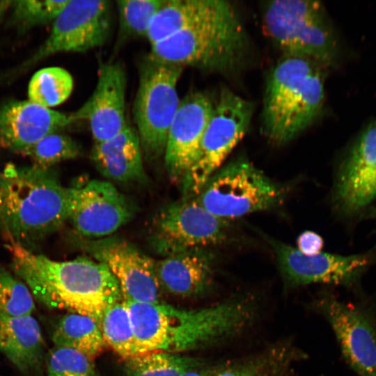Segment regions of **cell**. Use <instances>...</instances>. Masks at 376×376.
<instances>
[{
	"instance_id": "obj_1",
	"label": "cell",
	"mask_w": 376,
	"mask_h": 376,
	"mask_svg": "<svg viewBox=\"0 0 376 376\" xmlns=\"http://www.w3.org/2000/svg\"><path fill=\"white\" fill-rule=\"evenodd\" d=\"M8 242L13 272L46 307L90 317L100 326L106 310L123 300L104 264L88 257L57 261Z\"/></svg>"
},
{
	"instance_id": "obj_2",
	"label": "cell",
	"mask_w": 376,
	"mask_h": 376,
	"mask_svg": "<svg viewBox=\"0 0 376 376\" xmlns=\"http://www.w3.org/2000/svg\"><path fill=\"white\" fill-rule=\"evenodd\" d=\"M69 188L51 168L8 164L0 170V228L8 241L30 247L68 219Z\"/></svg>"
},
{
	"instance_id": "obj_3",
	"label": "cell",
	"mask_w": 376,
	"mask_h": 376,
	"mask_svg": "<svg viewBox=\"0 0 376 376\" xmlns=\"http://www.w3.org/2000/svg\"><path fill=\"white\" fill-rule=\"evenodd\" d=\"M125 302L134 327L136 354L195 349L233 333L249 318L246 306L239 301L195 310L160 302Z\"/></svg>"
},
{
	"instance_id": "obj_4",
	"label": "cell",
	"mask_w": 376,
	"mask_h": 376,
	"mask_svg": "<svg viewBox=\"0 0 376 376\" xmlns=\"http://www.w3.org/2000/svg\"><path fill=\"white\" fill-rule=\"evenodd\" d=\"M249 50L247 34L233 6L216 0L206 15L152 45L149 58L225 73L240 67Z\"/></svg>"
},
{
	"instance_id": "obj_5",
	"label": "cell",
	"mask_w": 376,
	"mask_h": 376,
	"mask_svg": "<svg viewBox=\"0 0 376 376\" xmlns=\"http://www.w3.org/2000/svg\"><path fill=\"white\" fill-rule=\"evenodd\" d=\"M263 22L268 36L285 56L306 58L324 66L337 62V40L320 1H269Z\"/></svg>"
},
{
	"instance_id": "obj_6",
	"label": "cell",
	"mask_w": 376,
	"mask_h": 376,
	"mask_svg": "<svg viewBox=\"0 0 376 376\" xmlns=\"http://www.w3.org/2000/svg\"><path fill=\"white\" fill-rule=\"evenodd\" d=\"M285 196L284 187L251 162L238 159L219 168L195 198L210 213L229 221L276 207Z\"/></svg>"
},
{
	"instance_id": "obj_7",
	"label": "cell",
	"mask_w": 376,
	"mask_h": 376,
	"mask_svg": "<svg viewBox=\"0 0 376 376\" xmlns=\"http://www.w3.org/2000/svg\"><path fill=\"white\" fill-rule=\"evenodd\" d=\"M183 67L148 58L141 67L134 119L149 159L164 155L168 132L180 104L176 86Z\"/></svg>"
},
{
	"instance_id": "obj_8",
	"label": "cell",
	"mask_w": 376,
	"mask_h": 376,
	"mask_svg": "<svg viewBox=\"0 0 376 376\" xmlns=\"http://www.w3.org/2000/svg\"><path fill=\"white\" fill-rule=\"evenodd\" d=\"M254 110L251 102L228 88L221 89L205 130L199 156L182 182L183 197H196L209 178L248 130Z\"/></svg>"
},
{
	"instance_id": "obj_9",
	"label": "cell",
	"mask_w": 376,
	"mask_h": 376,
	"mask_svg": "<svg viewBox=\"0 0 376 376\" xmlns=\"http://www.w3.org/2000/svg\"><path fill=\"white\" fill-rule=\"evenodd\" d=\"M228 221L210 213L196 198L182 197L157 214L150 243L157 253L169 256L224 243L228 240Z\"/></svg>"
},
{
	"instance_id": "obj_10",
	"label": "cell",
	"mask_w": 376,
	"mask_h": 376,
	"mask_svg": "<svg viewBox=\"0 0 376 376\" xmlns=\"http://www.w3.org/2000/svg\"><path fill=\"white\" fill-rule=\"evenodd\" d=\"M52 23L49 36L23 68L55 54L84 52L104 45L110 33V2L68 0Z\"/></svg>"
},
{
	"instance_id": "obj_11",
	"label": "cell",
	"mask_w": 376,
	"mask_h": 376,
	"mask_svg": "<svg viewBox=\"0 0 376 376\" xmlns=\"http://www.w3.org/2000/svg\"><path fill=\"white\" fill-rule=\"evenodd\" d=\"M83 251L104 264L116 279L123 301L159 302L155 262L135 245L118 237L81 238Z\"/></svg>"
},
{
	"instance_id": "obj_12",
	"label": "cell",
	"mask_w": 376,
	"mask_h": 376,
	"mask_svg": "<svg viewBox=\"0 0 376 376\" xmlns=\"http://www.w3.org/2000/svg\"><path fill=\"white\" fill-rule=\"evenodd\" d=\"M69 188L68 220L82 238L110 236L134 215V207L110 182L89 180Z\"/></svg>"
},
{
	"instance_id": "obj_13",
	"label": "cell",
	"mask_w": 376,
	"mask_h": 376,
	"mask_svg": "<svg viewBox=\"0 0 376 376\" xmlns=\"http://www.w3.org/2000/svg\"><path fill=\"white\" fill-rule=\"evenodd\" d=\"M322 311L331 326L342 353L359 376H376V322L368 307L326 297Z\"/></svg>"
},
{
	"instance_id": "obj_14",
	"label": "cell",
	"mask_w": 376,
	"mask_h": 376,
	"mask_svg": "<svg viewBox=\"0 0 376 376\" xmlns=\"http://www.w3.org/2000/svg\"><path fill=\"white\" fill-rule=\"evenodd\" d=\"M283 278L294 285L311 283L352 285L370 263L368 255L319 253L306 256L284 242L266 237Z\"/></svg>"
},
{
	"instance_id": "obj_15",
	"label": "cell",
	"mask_w": 376,
	"mask_h": 376,
	"mask_svg": "<svg viewBox=\"0 0 376 376\" xmlns=\"http://www.w3.org/2000/svg\"><path fill=\"white\" fill-rule=\"evenodd\" d=\"M213 109V100L202 92L180 102L169 127L164 166L170 179L182 183L196 162L205 130Z\"/></svg>"
},
{
	"instance_id": "obj_16",
	"label": "cell",
	"mask_w": 376,
	"mask_h": 376,
	"mask_svg": "<svg viewBox=\"0 0 376 376\" xmlns=\"http://www.w3.org/2000/svg\"><path fill=\"white\" fill-rule=\"evenodd\" d=\"M376 198V120L359 133L343 159L334 201L345 214H356Z\"/></svg>"
},
{
	"instance_id": "obj_17",
	"label": "cell",
	"mask_w": 376,
	"mask_h": 376,
	"mask_svg": "<svg viewBox=\"0 0 376 376\" xmlns=\"http://www.w3.org/2000/svg\"><path fill=\"white\" fill-rule=\"evenodd\" d=\"M126 75L120 63L102 64L96 86L88 100L71 116L88 123L95 143L107 140L127 125L125 117Z\"/></svg>"
},
{
	"instance_id": "obj_18",
	"label": "cell",
	"mask_w": 376,
	"mask_h": 376,
	"mask_svg": "<svg viewBox=\"0 0 376 376\" xmlns=\"http://www.w3.org/2000/svg\"><path fill=\"white\" fill-rule=\"evenodd\" d=\"M74 123L71 113L29 100L10 101L0 107V148L24 155L45 136Z\"/></svg>"
},
{
	"instance_id": "obj_19",
	"label": "cell",
	"mask_w": 376,
	"mask_h": 376,
	"mask_svg": "<svg viewBox=\"0 0 376 376\" xmlns=\"http://www.w3.org/2000/svg\"><path fill=\"white\" fill-rule=\"evenodd\" d=\"M214 256L206 248L179 252L155 262L162 289L187 297L205 292L212 282Z\"/></svg>"
},
{
	"instance_id": "obj_20",
	"label": "cell",
	"mask_w": 376,
	"mask_h": 376,
	"mask_svg": "<svg viewBox=\"0 0 376 376\" xmlns=\"http://www.w3.org/2000/svg\"><path fill=\"white\" fill-rule=\"evenodd\" d=\"M91 157L96 169L108 179L120 182L146 180L139 136L129 124L114 136L95 143Z\"/></svg>"
},
{
	"instance_id": "obj_21",
	"label": "cell",
	"mask_w": 376,
	"mask_h": 376,
	"mask_svg": "<svg viewBox=\"0 0 376 376\" xmlns=\"http://www.w3.org/2000/svg\"><path fill=\"white\" fill-rule=\"evenodd\" d=\"M318 65L306 58L285 55L276 63L268 77L264 97L262 119L265 135L273 128Z\"/></svg>"
},
{
	"instance_id": "obj_22",
	"label": "cell",
	"mask_w": 376,
	"mask_h": 376,
	"mask_svg": "<svg viewBox=\"0 0 376 376\" xmlns=\"http://www.w3.org/2000/svg\"><path fill=\"white\" fill-rule=\"evenodd\" d=\"M0 352L22 373L38 371L44 361L45 342L31 315H0Z\"/></svg>"
},
{
	"instance_id": "obj_23",
	"label": "cell",
	"mask_w": 376,
	"mask_h": 376,
	"mask_svg": "<svg viewBox=\"0 0 376 376\" xmlns=\"http://www.w3.org/2000/svg\"><path fill=\"white\" fill-rule=\"evenodd\" d=\"M324 100V77L318 67L306 78L276 125L265 136L277 145L291 141L316 119L323 107Z\"/></svg>"
},
{
	"instance_id": "obj_24",
	"label": "cell",
	"mask_w": 376,
	"mask_h": 376,
	"mask_svg": "<svg viewBox=\"0 0 376 376\" xmlns=\"http://www.w3.org/2000/svg\"><path fill=\"white\" fill-rule=\"evenodd\" d=\"M216 0H164L153 17L147 38L150 45L182 30L210 12Z\"/></svg>"
},
{
	"instance_id": "obj_25",
	"label": "cell",
	"mask_w": 376,
	"mask_h": 376,
	"mask_svg": "<svg viewBox=\"0 0 376 376\" xmlns=\"http://www.w3.org/2000/svg\"><path fill=\"white\" fill-rule=\"evenodd\" d=\"M55 346L70 348L93 359L105 343L99 325L90 317L70 313L56 324L52 336Z\"/></svg>"
},
{
	"instance_id": "obj_26",
	"label": "cell",
	"mask_w": 376,
	"mask_h": 376,
	"mask_svg": "<svg viewBox=\"0 0 376 376\" xmlns=\"http://www.w3.org/2000/svg\"><path fill=\"white\" fill-rule=\"evenodd\" d=\"M125 360V376H182L198 364L195 359L163 351L147 352Z\"/></svg>"
},
{
	"instance_id": "obj_27",
	"label": "cell",
	"mask_w": 376,
	"mask_h": 376,
	"mask_svg": "<svg viewBox=\"0 0 376 376\" xmlns=\"http://www.w3.org/2000/svg\"><path fill=\"white\" fill-rule=\"evenodd\" d=\"M99 327L105 344L124 359L136 354L132 318L123 300L112 304L106 310Z\"/></svg>"
},
{
	"instance_id": "obj_28",
	"label": "cell",
	"mask_w": 376,
	"mask_h": 376,
	"mask_svg": "<svg viewBox=\"0 0 376 376\" xmlns=\"http://www.w3.org/2000/svg\"><path fill=\"white\" fill-rule=\"evenodd\" d=\"M73 89V79L65 69L48 67L37 71L28 86L29 100L49 108L65 102Z\"/></svg>"
},
{
	"instance_id": "obj_29",
	"label": "cell",
	"mask_w": 376,
	"mask_h": 376,
	"mask_svg": "<svg viewBox=\"0 0 376 376\" xmlns=\"http://www.w3.org/2000/svg\"><path fill=\"white\" fill-rule=\"evenodd\" d=\"M32 295L24 282L0 265V315H31L36 308Z\"/></svg>"
},
{
	"instance_id": "obj_30",
	"label": "cell",
	"mask_w": 376,
	"mask_h": 376,
	"mask_svg": "<svg viewBox=\"0 0 376 376\" xmlns=\"http://www.w3.org/2000/svg\"><path fill=\"white\" fill-rule=\"evenodd\" d=\"M68 0L13 1L11 21L19 31L53 22Z\"/></svg>"
},
{
	"instance_id": "obj_31",
	"label": "cell",
	"mask_w": 376,
	"mask_h": 376,
	"mask_svg": "<svg viewBox=\"0 0 376 376\" xmlns=\"http://www.w3.org/2000/svg\"><path fill=\"white\" fill-rule=\"evenodd\" d=\"M77 143L68 135L60 132L48 134L36 143L24 154L32 159L35 165L43 168L68 159L80 154Z\"/></svg>"
},
{
	"instance_id": "obj_32",
	"label": "cell",
	"mask_w": 376,
	"mask_h": 376,
	"mask_svg": "<svg viewBox=\"0 0 376 376\" xmlns=\"http://www.w3.org/2000/svg\"><path fill=\"white\" fill-rule=\"evenodd\" d=\"M164 0L118 1L120 29L134 36H147L151 22Z\"/></svg>"
},
{
	"instance_id": "obj_33",
	"label": "cell",
	"mask_w": 376,
	"mask_h": 376,
	"mask_svg": "<svg viewBox=\"0 0 376 376\" xmlns=\"http://www.w3.org/2000/svg\"><path fill=\"white\" fill-rule=\"evenodd\" d=\"M45 361L47 376H98L93 359L70 348L55 346Z\"/></svg>"
},
{
	"instance_id": "obj_34",
	"label": "cell",
	"mask_w": 376,
	"mask_h": 376,
	"mask_svg": "<svg viewBox=\"0 0 376 376\" xmlns=\"http://www.w3.org/2000/svg\"><path fill=\"white\" fill-rule=\"evenodd\" d=\"M297 249L306 256H313L321 252L324 242L318 233L306 230L301 233L297 240Z\"/></svg>"
},
{
	"instance_id": "obj_35",
	"label": "cell",
	"mask_w": 376,
	"mask_h": 376,
	"mask_svg": "<svg viewBox=\"0 0 376 376\" xmlns=\"http://www.w3.org/2000/svg\"><path fill=\"white\" fill-rule=\"evenodd\" d=\"M214 376H257V375L252 369L237 368L221 370Z\"/></svg>"
},
{
	"instance_id": "obj_36",
	"label": "cell",
	"mask_w": 376,
	"mask_h": 376,
	"mask_svg": "<svg viewBox=\"0 0 376 376\" xmlns=\"http://www.w3.org/2000/svg\"><path fill=\"white\" fill-rule=\"evenodd\" d=\"M13 1H0V22L3 19L7 12L10 10Z\"/></svg>"
},
{
	"instance_id": "obj_37",
	"label": "cell",
	"mask_w": 376,
	"mask_h": 376,
	"mask_svg": "<svg viewBox=\"0 0 376 376\" xmlns=\"http://www.w3.org/2000/svg\"><path fill=\"white\" fill-rule=\"evenodd\" d=\"M182 376H207V375L202 371L193 369L182 375Z\"/></svg>"
},
{
	"instance_id": "obj_38",
	"label": "cell",
	"mask_w": 376,
	"mask_h": 376,
	"mask_svg": "<svg viewBox=\"0 0 376 376\" xmlns=\"http://www.w3.org/2000/svg\"><path fill=\"white\" fill-rule=\"evenodd\" d=\"M366 217L376 219V207H371L370 208L366 213Z\"/></svg>"
}]
</instances>
